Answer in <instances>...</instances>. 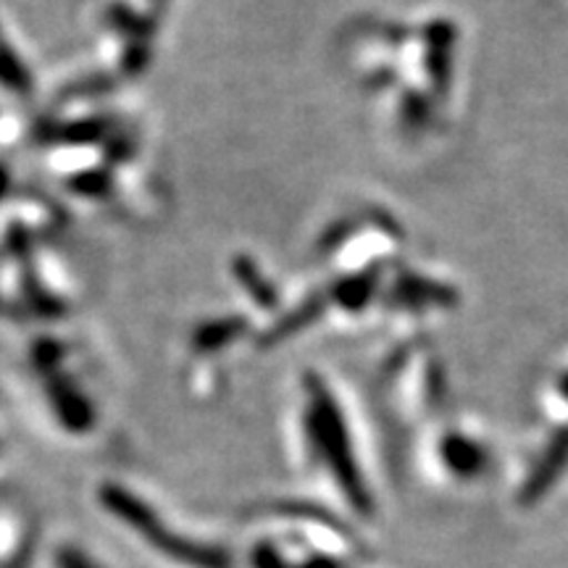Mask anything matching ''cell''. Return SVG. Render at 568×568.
Masks as SVG:
<instances>
[{"instance_id":"obj_1","label":"cell","mask_w":568,"mask_h":568,"mask_svg":"<svg viewBox=\"0 0 568 568\" xmlns=\"http://www.w3.org/2000/svg\"><path fill=\"white\" fill-rule=\"evenodd\" d=\"M308 437L316 456L329 466L332 477L337 479L347 503H351L358 514H372V495H368L364 477H361L358 471V464H355L353 458L351 437H347L343 414H339L337 403L332 400L329 389H326L316 376L308 379Z\"/></svg>"},{"instance_id":"obj_2","label":"cell","mask_w":568,"mask_h":568,"mask_svg":"<svg viewBox=\"0 0 568 568\" xmlns=\"http://www.w3.org/2000/svg\"><path fill=\"white\" fill-rule=\"evenodd\" d=\"M101 497L105 508H109L113 516H119L122 521L130 524L145 542H151L155 550L163 552L166 558L176 560V564L187 568H232L230 552L219 548V545L195 542V539L176 535V531L169 529L145 503L138 500L132 493H126V489L109 485L103 487Z\"/></svg>"},{"instance_id":"obj_3","label":"cell","mask_w":568,"mask_h":568,"mask_svg":"<svg viewBox=\"0 0 568 568\" xmlns=\"http://www.w3.org/2000/svg\"><path fill=\"white\" fill-rule=\"evenodd\" d=\"M566 466H568V429H560L558 435L550 439L548 450H545V456L539 458L535 471H531L529 479L524 481L518 503H521V506H535L539 497H545V493L556 485V479L564 474Z\"/></svg>"},{"instance_id":"obj_4","label":"cell","mask_w":568,"mask_h":568,"mask_svg":"<svg viewBox=\"0 0 568 568\" xmlns=\"http://www.w3.org/2000/svg\"><path fill=\"white\" fill-rule=\"evenodd\" d=\"M439 456H443L445 466L460 479L479 477L487 466L485 447L464 435H447L443 445H439Z\"/></svg>"},{"instance_id":"obj_5","label":"cell","mask_w":568,"mask_h":568,"mask_svg":"<svg viewBox=\"0 0 568 568\" xmlns=\"http://www.w3.org/2000/svg\"><path fill=\"white\" fill-rule=\"evenodd\" d=\"M450 32L447 27H437V34L429 40V51H426V61H429V77L435 82L437 92L447 90V80H450Z\"/></svg>"},{"instance_id":"obj_6","label":"cell","mask_w":568,"mask_h":568,"mask_svg":"<svg viewBox=\"0 0 568 568\" xmlns=\"http://www.w3.org/2000/svg\"><path fill=\"white\" fill-rule=\"evenodd\" d=\"M395 295L400 303H450L453 293L447 287H439L435 282L416 280V276H408V280H400L395 287Z\"/></svg>"},{"instance_id":"obj_7","label":"cell","mask_w":568,"mask_h":568,"mask_svg":"<svg viewBox=\"0 0 568 568\" xmlns=\"http://www.w3.org/2000/svg\"><path fill=\"white\" fill-rule=\"evenodd\" d=\"M234 272H237L240 284H243L247 293H251V297H255V303L264 305V308H272V305L276 303V293L272 290V284L261 276L258 266H255L253 261L237 258L234 261Z\"/></svg>"},{"instance_id":"obj_8","label":"cell","mask_w":568,"mask_h":568,"mask_svg":"<svg viewBox=\"0 0 568 568\" xmlns=\"http://www.w3.org/2000/svg\"><path fill=\"white\" fill-rule=\"evenodd\" d=\"M245 329L243 318H219V322H209L197 329L195 343L201 351H216L240 335Z\"/></svg>"},{"instance_id":"obj_9","label":"cell","mask_w":568,"mask_h":568,"mask_svg":"<svg viewBox=\"0 0 568 568\" xmlns=\"http://www.w3.org/2000/svg\"><path fill=\"white\" fill-rule=\"evenodd\" d=\"M335 297L339 305H345V308H364L368 303V297L374 293V276L372 274H358V276H351V280H343L335 287Z\"/></svg>"},{"instance_id":"obj_10","label":"cell","mask_w":568,"mask_h":568,"mask_svg":"<svg viewBox=\"0 0 568 568\" xmlns=\"http://www.w3.org/2000/svg\"><path fill=\"white\" fill-rule=\"evenodd\" d=\"M318 314H322V303L308 301L301 311H297V314H290L287 322L280 324V329L272 332V339H280L284 335H290V332H293V329H301V326H305L308 322H314V318H318Z\"/></svg>"},{"instance_id":"obj_11","label":"cell","mask_w":568,"mask_h":568,"mask_svg":"<svg viewBox=\"0 0 568 568\" xmlns=\"http://www.w3.org/2000/svg\"><path fill=\"white\" fill-rule=\"evenodd\" d=\"M59 564H61V568H98L88 556H82V552H77V550L63 552Z\"/></svg>"},{"instance_id":"obj_12","label":"cell","mask_w":568,"mask_h":568,"mask_svg":"<svg viewBox=\"0 0 568 568\" xmlns=\"http://www.w3.org/2000/svg\"><path fill=\"white\" fill-rule=\"evenodd\" d=\"M287 568H343L337 564V560H332V558H324V556H314V558H308V560H303L301 566H287Z\"/></svg>"},{"instance_id":"obj_13","label":"cell","mask_w":568,"mask_h":568,"mask_svg":"<svg viewBox=\"0 0 568 568\" xmlns=\"http://www.w3.org/2000/svg\"><path fill=\"white\" fill-rule=\"evenodd\" d=\"M560 393H564L568 397V374L564 376V382H560Z\"/></svg>"}]
</instances>
